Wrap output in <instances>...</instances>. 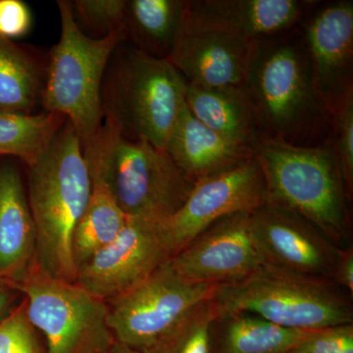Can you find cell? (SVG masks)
<instances>
[{
	"mask_svg": "<svg viewBox=\"0 0 353 353\" xmlns=\"http://www.w3.org/2000/svg\"><path fill=\"white\" fill-rule=\"evenodd\" d=\"M241 87L260 139L299 146L328 139L331 116L316 90L299 30L255 41Z\"/></svg>",
	"mask_w": 353,
	"mask_h": 353,
	"instance_id": "obj_1",
	"label": "cell"
},
{
	"mask_svg": "<svg viewBox=\"0 0 353 353\" xmlns=\"http://www.w3.org/2000/svg\"><path fill=\"white\" fill-rule=\"evenodd\" d=\"M82 143L66 121L46 152L28 166V201L37 234V264L52 277L76 283L74 230L92 194Z\"/></svg>",
	"mask_w": 353,
	"mask_h": 353,
	"instance_id": "obj_2",
	"label": "cell"
},
{
	"mask_svg": "<svg viewBox=\"0 0 353 353\" xmlns=\"http://www.w3.org/2000/svg\"><path fill=\"white\" fill-rule=\"evenodd\" d=\"M252 152L263 173L267 202L305 218L338 248L352 245V203L332 139L313 146L259 139Z\"/></svg>",
	"mask_w": 353,
	"mask_h": 353,
	"instance_id": "obj_3",
	"label": "cell"
},
{
	"mask_svg": "<svg viewBox=\"0 0 353 353\" xmlns=\"http://www.w3.org/2000/svg\"><path fill=\"white\" fill-rule=\"evenodd\" d=\"M187 85L168 58L153 57L123 41L102 83L103 122L128 139L165 150L185 106Z\"/></svg>",
	"mask_w": 353,
	"mask_h": 353,
	"instance_id": "obj_4",
	"label": "cell"
},
{
	"mask_svg": "<svg viewBox=\"0 0 353 353\" xmlns=\"http://www.w3.org/2000/svg\"><path fill=\"white\" fill-rule=\"evenodd\" d=\"M83 153L92 179L108 183L128 217L167 222L194 187L165 150L128 139L108 123Z\"/></svg>",
	"mask_w": 353,
	"mask_h": 353,
	"instance_id": "obj_5",
	"label": "cell"
},
{
	"mask_svg": "<svg viewBox=\"0 0 353 353\" xmlns=\"http://www.w3.org/2000/svg\"><path fill=\"white\" fill-rule=\"evenodd\" d=\"M61 32L50 51L41 104L46 112L63 116L74 128L83 150L97 138L103 123L101 90L104 75L122 34L88 37L74 16L71 1L59 0Z\"/></svg>",
	"mask_w": 353,
	"mask_h": 353,
	"instance_id": "obj_6",
	"label": "cell"
},
{
	"mask_svg": "<svg viewBox=\"0 0 353 353\" xmlns=\"http://www.w3.org/2000/svg\"><path fill=\"white\" fill-rule=\"evenodd\" d=\"M213 301L218 314L252 313L299 331L353 323L352 296L334 281L299 277L265 266L241 282L220 285Z\"/></svg>",
	"mask_w": 353,
	"mask_h": 353,
	"instance_id": "obj_7",
	"label": "cell"
},
{
	"mask_svg": "<svg viewBox=\"0 0 353 353\" xmlns=\"http://www.w3.org/2000/svg\"><path fill=\"white\" fill-rule=\"evenodd\" d=\"M30 322L46 340V353H104L115 343L108 305L77 283L34 265L17 285Z\"/></svg>",
	"mask_w": 353,
	"mask_h": 353,
	"instance_id": "obj_8",
	"label": "cell"
},
{
	"mask_svg": "<svg viewBox=\"0 0 353 353\" xmlns=\"http://www.w3.org/2000/svg\"><path fill=\"white\" fill-rule=\"evenodd\" d=\"M218 287L181 277L170 260L124 294L106 301L115 340L141 352L175 327Z\"/></svg>",
	"mask_w": 353,
	"mask_h": 353,
	"instance_id": "obj_9",
	"label": "cell"
},
{
	"mask_svg": "<svg viewBox=\"0 0 353 353\" xmlns=\"http://www.w3.org/2000/svg\"><path fill=\"white\" fill-rule=\"evenodd\" d=\"M254 41L204 17L185 1L168 59L189 85L241 87Z\"/></svg>",
	"mask_w": 353,
	"mask_h": 353,
	"instance_id": "obj_10",
	"label": "cell"
},
{
	"mask_svg": "<svg viewBox=\"0 0 353 353\" xmlns=\"http://www.w3.org/2000/svg\"><path fill=\"white\" fill-rule=\"evenodd\" d=\"M267 201L263 173L254 155L196 181L182 208L165 224L172 255L187 248L216 221L253 211Z\"/></svg>",
	"mask_w": 353,
	"mask_h": 353,
	"instance_id": "obj_11",
	"label": "cell"
},
{
	"mask_svg": "<svg viewBox=\"0 0 353 353\" xmlns=\"http://www.w3.org/2000/svg\"><path fill=\"white\" fill-rule=\"evenodd\" d=\"M166 222L128 217L119 236L77 271L76 283L108 301L172 259Z\"/></svg>",
	"mask_w": 353,
	"mask_h": 353,
	"instance_id": "obj_12",
	"label": "cell"
},
{
	"mask_svg": "<svg viewBox=\"0 0 353 353\" xmlns=\"http://www.w3.org/2000/svg\"><path fill=\"white\" fill-rule=\"evenodd\" d=\"M250 225L263 266L299 277L333 281L341 248L305 218L266 202L252 211Z\"/></svg>",
	"mask_w": 353,
	"mask_h": 353,
	"instance_id": "obj_13",
	"label": "cell"
},
{
	"mask_svg": "<svg viewBox=\"0 0 353 353\" xmlns=\"http://www.w3.org/2000/svg\"><path fill=\"white\" fill-rule=\"evenodd\" d=\"M252 211L216 221L170 260L174 270L196 284L231 285L263 267L250 225Z\"/></svg>",
	"mask_w": 353,
	"mask_h": 353,
	"instance_id": "obj_14",
	"label": "cell"
},
{
	"mask_svg": "<svg viewBox=\"0 0 353 353\" xmlns=\"http://www.w3.org/2000/svg\"><path fill=\"white\" fill-rule=\"evenodd\" d=\"M303 34L313 82L330 116L353 94V1L314 8Z\"/></svg>",
	"mask_w": 353,
	"mask_h": 353,
	"instance_id": "obj_15",
	"label": "cell"
},
{
	"mask_svg": "<svg viewBox=\"0 0 353 353\" xmlns=\"http://www.w3.org/2000/svg\"><path fill=\"white\" fill-rule=\"evenodd\" d=\"M37 264V234L19 170L0 165V280L17 287Z\"/></svg>",
	"mask_w": 353,
	"mask_h": 353,
	"instance_id": "obj_16",
	"label": "cell"
},
{
	"mask_svg": "<svg viewBox=\"0 0 353 353\" xmlns=\"http://www.w3.org/2000/svg\"><path fill=\"white\" fill-rule=\"evenodd\" d=\"M204 17L252 41L296 29L319 2L309 0H194Z\"/></svg>",
	"mask_w": 353,
	"mask_h": 353,
	"instance_id": "obj_17",
	"label": "cell"
},
{
	"mask_svg": "<svg viewBox=\"0 0 353 353\" xmlns=\"http://www.w3.org/2000/svg\"><path fill=\"white\" fill-rule=\"evenodd\" d=\"M165 152L192 183L253 157L250 148L236 145L202 124L185 104Z\"/></svg>",
	"mask_w": 353,
	"mask_h": 353,
	"instance_id": "obj_18",
	"label": "cell"
},
{
	"mask_svg": "<svg viewBox=\"0 0 353 353\" xmlns=\"http://www.w3.org/2000/svg\"><path fill=\"white\" fill-rule=\"evenodd\" d=\"M190 113L223 138L252 150L259 134L243 87L202 88L187 85Z\"/></svg>",
	"mask_w": 353,
	"mask_h": 353,
	"instance_id": "obj_19",
	"label": "cell"
},
{
	"mask_svg": "<svg viewBox=\"0 0 353 353\" xmlns=\"http://www.w3.org/2000/svg\"><path fill=\"white\" fill-rule=\"evenodd\" d=\"M314 331L283 328L248 312L218 314L210 353H290Z\"/></svg>",
	"mask_w": 353,
	"mask_h": 353,
	"instance_id": "obj_20",
	"label": "cell"
},
{
	"mask_svg": "<svg viewBox=\"0 0 353 353\" xmlns=\"http://www.w3.org/2000/svg\"><path fill=\"white\" fill-rule=\"evenodd\" d=\"M46 64L34 51L0 37V112L34 113L41 102Z\"/></svg>",
	"mask_w": 353,
	"mask_h": 353,
	"instance_id": "obj_21",
	"label": "cell"
},
{
	"mask_svg": "<svg viewBox=\"0 0 353 353\" xmlns=\"http://www.w3.org/2000/svg\"><path fill=\"white\" fill-rule=\"evenodd\" d=\"M185 7L183 0H127L125 41L153 57L168 58Z\"/></svg>",
	"mask_w": 353,
	"mask_h": 353,
	"instance_id": "obj_22",
	"label": "cell"
},
{
	"mask_svg": "<svg viewBox=\"0 0 353 353\" xmlns=\"http://www.w3.org/2000/svg\"><path fill=\"white\" fill-rule=\"evenodd\" d=\"M92 183L90 201L72 238V255L77 271L112 243L128 220L108 183L99 179H92Z\"/></svg>",
	"mask_w": 353,
	"mask_h": 353,
	"instance_id": "obj_23",
	"label": "cell"
},
{
	"mask_svg": "<svg viewBox=\"0 0 353 353\" xmlns=\"http://www.w3.org/2000/svg\"><path fill=\"white\" fill-rule=\"evenodd\" d=\"M66 121L50 112H0V157H18L30 166L46 152Z\"/></svg>",
	"mask_w": 353,
	"mask_h": 353,
	"instance_id": "obj_24",
	"label": "cell"
},
{
	"mask_svg": "<svg viewBox=\"0 0 353 353\" xmlns=\"http://www.w3.org/2000/svg\"><path fill=\"white\" fill-rule=\"evenodd\" d=\"M217 316L212 297L199 304L170 331L139 353H210L211 328Z\"/></svg>",
	"mask_w": 353,
	"mask_h": 353,
	"instance_id": "obj_25",
	"label": "cell"
},
{
	"mask_svg": "<svg viewBox=\"0 0 353 353\" xmlns=\"http://www.w3.org/2000/svg\"><path fill=\"white\" fill-rule=\"evenodd\" d=\"M127 0H76L72 2L78 24L104 38L110 34L125 37V12ZM126 41V38H125Z\"/></svg>",
	"mask_w": 353,
	"mask_h": 353,
	"instance_id": "obj_26",
	"label": "cell"
},
{
	"mask_svg": "<svg viewBox=\"0 0 353 353\" xmlns=\"http://www.w3.org/2000/svg\"><path fill=\"white\" fill-rule=\"evenodd\" d=\"M332 143L340 165L348 201L353 196V94L348 95L331 116Z\"/></svg>",
	"mask_w": 353,
	"mask_h": 353,
	"instance_id": "obj_27",
	"label": "cell"
},
{
	"mask_svg": "<svg viewBox=\"0 0 353 353\" xmlns=\"http://www.w3.org/2000/svg\"><path fill=\"white\" fill-rule=\"evenodd\" d=\"M0 353H46L39 332L28 318L24 297L0 322Z\"/></svg>",
	"mask_w": 353,
	"mask_h": 353,
	"instance_id": "obj_28",
	"label": "cell"
},
{
	"mask_svg": "<svg viewBox=\"0 0 353 353\" xmlns=\"http://www.w3.org/2000/svg\"><path fill=\"white\" fill-rule=\"evenodd\" d=\"M290 353H353V323L317 330Z\"/></svg>",
	"mask_w": 353,
	"mask_h": 353,
	"instance_id": "obj_29",
	"label": "cell"
},
{
	"mask_svg": "<svg viewBox=\"0 0 353 353\" xmlns=\"http://www.w3.org/2000/svg\"><path fill=\"white\" fill-rule=\"evenodd\" d=\"M32 16L22 0H0V37L11 39L24 37L32 29Z\"/></svg>",
	"mask_w": 353,
	"mask_h": 353,
	"instance_id": "obj_30",
	"label": "cell"
},
{
	"mask_svg": "<svg viewBox=\"0 0 353 353\" xmlns=\"http://www.w3.org/2000/svg\"><path fill=\"white\" fill-rule=\"evenodd\" d=\"M333 281L341 289L353 294V246L350 245L339 250L334 265Z\"/></svg>",
	"mask_w": 353,
	"mask_h": 353,
	"instance_id": "obj_31",
	"label": "cell"
},
{
	"mask_svg": "<svg viewBox=\"0 0 353 353\" xmlns=\"http://www.w3.org/2000/svg\"><path fill=\"white\" fill-rule=\"evenodd\" d=\"M23 297L15 285L0 280V322L19 305Z\"/></svg>",
	"mask_w": 353,
	"mask_h": 353,
	"instance_id": "obj_32",
	"label": "cell"
},
{
	"mask_svg": "<svg viewBox=\"0 0 353 353\" xmlns=\"http://www.w3.org/2000/svg\"><path fill=\"white\" fill-rule=\"evenodd\" d=\"M104 353H139L137 350H132V348L127 347V345H123V343H118L117 341L115 343L106 350Z\"/></svg>",
	"mask_w": 353,
	"mask_h": 353,
	"instance_id": "obj_33",
	"label": "cell"
}]
</instances>
